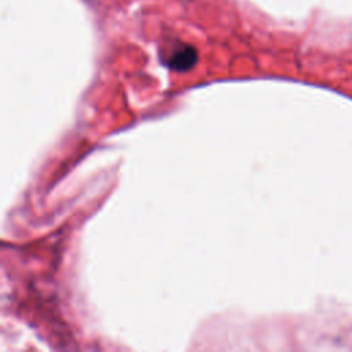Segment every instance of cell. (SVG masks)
<instances>
[{
  "mask_svg": "<svg viewBox=\"0 0 352 352\" xmlns=\"http://www.w3.org/2000/svg\"><path fill=\"white\" fill-rule=\"evenodd\" d=\"M195 60H197V54L194 48L186 47L179 51H175L169 58L168 65L170 69H175V70H187L195 63Z\"/></svg>",
  "mask_w": 352,
  "mask_h": 352,
  "instance_id": "cell-1",
  "label": "cell"
}]
</instances>
